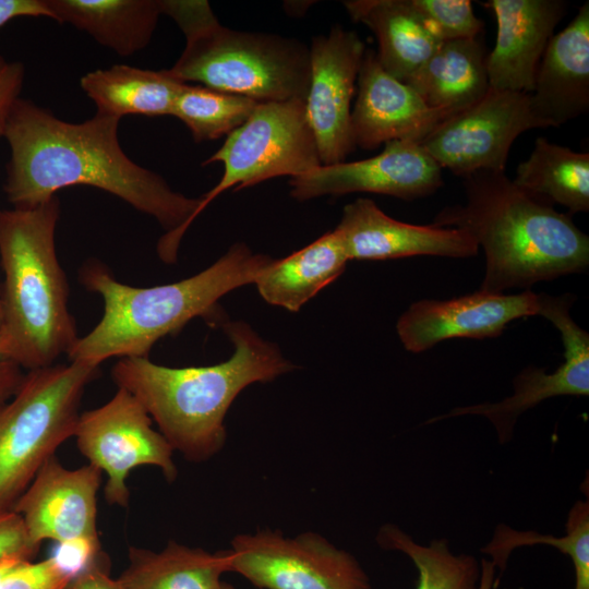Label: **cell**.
<instances>
[{
  "instance_id": "cell-1",
  "label": "cell",
  "mask_w": 589,
  "mask_h": 589,
  "mask_svg": "<svg viewBox=\"0 0 589 589\" xmlns=\"http://www.w3.org/2000/svg\"><path fill=\"white\" fill-rule=\"evenodd\" d=\"M119 121L96 113L71 123L19 98L3 133L11 151L7 199L14 208H29L64 188L83 184L104 190L158 221L167 232L157 253L163 262L175 263L201 199L173 191L159 175L130 159L119 143Z\"/></svg>"
},
{
  "instance_id": "cell-2",
  "label": "cell",
  "mask_w": 589,
  "mask_h": 589,
  "mask_svg": "<svg viewBox=\"0 0 589 589\" xmlns=\"http://www.w3.org/2000/svg\"><path fill=\"white\" fill-rule=\"evenodd\" d=\"M235 347L224 362L169 368L148 357H127L111 377L129 392L157 424L158 431L191 462H203L225 446L226 414L236 397L253 383L272 382L294 369L278 347L242 321L223 325Z\"/></svg>"
},
{
  "instance_id": "cell-3",
  "label": "cell",
  "mask_w": 589,
  "mask_h": 589,
  "mask_svg": "<svg viewBox=\"0 0 589 589\" xmlns=\"http://www.w3.org/2000/svg\"><path fill=\"white\" fill-rule=\"evenodd\" d=\"M466 203L446 206L432 225L469 233L485 254L479 290L503 293L539 281L584 273L589 237L570 215L518 188L505 171L462 177Z\"/></svg>"
},
{
  "instance_id": "cell-4",
  "label": "cell",
  "mask_w": 589,
  "mask_h": 589,
  "mask_svg": "<svg viewBox=\"0 0 589 589\" xmlns=\"http://www.w3.org/2000/svg\"><path fill=\"white\" fill-rule=\"evenodd\" d=\"M272 261L238 242L194 276L142 288L120 283L105 264L89 260L79 278L88 291L101 297L104 313L68 357L96 365L113 357H148L160 338L179 333L194 317L219 321L217 301L236 288L254 284Z\"/></svg>"
},
{
  "instance_id": "cell-5",
  "label": "cell",
  "mask_w": 589,
  "mask_h": 589,
  "mask_svg": "<svg viewBox=\"0 0 589 589\" xmlns=\"http://www.w3.org/2000/svg\"><path fill=\"white\" fill-rule=\"evenodd\" d=\"M59 216L57 196L0 211V350L28 371L55 364L80 338L56 251Z\"/></svg>"
},
{
  "instance_id": "cell-6",
  "label": "cell",
  "mask_w": 589,
  "mask_h": 589,
  "mask_svg": "<svg viewBox=\"0 0 589 589\" xmlns=\"http://www.w3.org/2000/svg\"><path fill=\"white\" fill-rule=\"evenodd\" d=\"M185 36L168 72L183 83L251 98L257 103L305 100L310 49L301 40L223 26L204 0H160Z\"/></svg>"
},
{
  "instance_id": "cell-7",
  "label": "cell",
  "mask_w": 589,
  "mask_h": 589,
  "mask_svg": "<svg viewBox=\"0 0 589 589\" xmlns=\"http://www.w3.org/2000/svg\"><path fill=\"white\" fill-rule=\"evenodd\" d=\"M99 365L70 363L31 370L0 404V510L12 508L40 467L74 436L86 386Z\"/></svg>"
},
{
  "instance_id": "cell-8",
  "label": "cell",
  "mask_w": 589,
  "mask_h": 589,
  "mask_svg": "<svg viewBox=\"0 0 589 589\" xmlns=\"http://www.w3.org/2000/svg\"><path fill=\"white\" fill-rule=\"evenodd\" d=\"M221 163L218 183L204 195L196 217L220 193L245 189L280 176L290 178L321 166L303 100L259 103L203 165Z\"/></svg>"
},
{
  "instance_id": "cell-9",
  "label": "cell",
  "mask_w": 589,
  "mask_h": 589,
  "mask_svg": "<svg viewBox=\"0 0 589 589\" xmlns=\"http://www.w3.org/2000/svg\"><path fill=\"white\" fill-rule=\"evenodd\" d=\"M101 473L91 464L68 469L53 455L11 508L33 543L49 540L68 548L52 556L72 577L103 553L97 530Z\"/></svg>"
},
{
  "instance_id": "cell-10",
  "label": "cell",
  "mask_w": 589,
  "mask_h": 589,
  "mask_svg": "<svg viewBox=\"0 0 589 589\" xmlns=\"http://www.w3.org/2000/svg\"><path fill=\"white\" fill-rule=\"evenodd\" d=\"M233 572L261 589H373L359 561L323 536L280 530L240 533L226 550Z\"/></svg>"
},
{
  "instance_id": "cell-11",
  "label": "cell",
  "mask_w": 589,
  "mask_h": 589,
  "mask_svg": "<svg viewBox=\"0 0 589 589\" xmlns=\"http://www.w3.org/2000/svg\"><path fill=\"white\" fill-rule=\"evenodd\" d=\"M152 423L143 406L122 388L106 404L80 413L76 445L88 464L106 473L104 495L109 505L129 506L127 480L139 466L157 467L168 482L176 480L175 450Z\"/></svg>"
},
{
  "instance_id": "cell-12",
  "label": "cell",
  "mask_w": 589,
  "mask_h": 589,
  "mask_svg": "<svg viewBox=\"0 0 589 589\" xmlns=\"http://www.w3.org/2000/svg\"><path fill=\"white\" fill-rule=\"evenodd\" d=\"M530 94L489 88L473 105L438 123L421 146L441 167L465 177L479 170L505 171L513 142L531 129H544Z\"/></svg>"
},
{
  "instance_id": "cell-13",
  "label": "cell",
  "mask_w": 589,
  "mask_h": 589,
  "mask_svg": "<svg viewBox=\"0 0 589 589\" xmlns=\"http://www.w3.org/2000/svg\"><path fill=\"white\" fill-rule=\"evenodd\" d=\"M538 300V315L550 321L561 334L564 362L551 373L529 365L514 378V390L508 397L496 402L456 407L446 414L426 420L424 424L461 416H481L494 426L500 444H506L513 437L518 418L527 410L556 396L589 395V334L570 315L576 297L541 292Z\"/></svg>"
},
{
  "instance_id": "cell-14",
  "label": "cell",
  "mask_w": 589,
  "mask_h": 589,
  "mask_svg": "<svg viewBox=\"0 0 589 589\" xmlns=\"http://www.w3.org/2000/svg\"><path fill=\"white\" fill-rule=\"evenodd\" d=\"M310 86L304 100L323 166L345 161L354 149L351 100L365 51L357 33L337 25L328 35L313 37Z\"/></svg>"
},
{
  "instance_id": "cell-15",
  "label": "cell",
  "mask_w": 589,
  "mask_h": 589,
  "mask_svg": "<svg viewBox=\"0 0 589 589\" xmlns=\"http://www.w3.org/2000/svg\"><path fill=\"white\" fill-rule=\"evenodd\" d=\"M441 170L420 143L392 141L371 158L321 165L290 178V194L296 200L306 201L369 192L410 201L438 190L443 184Z\"/></svg>"
},
{
  "instance_id": "cell-16",
  "label": "cell",
  "mask_w": 589,
  "mask_h": 589,
  "mask_svg": "<svg viewBox=\"0 0 589 589\" xmlns=\"http://www.w3.org/2000/svg\"><path fill=\"white\" fill-rule=\"evenodd\" d=\"M538 314V293L529 289L515 294L478 290L448 300L416 301L400 315L396 330L405 349L419 353L447 339L495 338L513 321Z\"/></svg>"
},
{
  "instance_id": "cell-17",
  "label": "cell",
  "mask_w": 589,
  "mask_h": 589,
  "mask_svg": "<svg viewBox=\"0 0 589 589\" xmlns=\"http://www.w3.org/2000/svg\"><path fill=\"white\" fill-rule=\"evenodd\" d=\"M358 96L351 110L354 147L374 149L392 141L420 143L454 112L429 107L405 82L388 74L376 52L366 48L358 74Z\"/></svg>"
},
{
  "instance_id": "cell-18",
  "label": "cell",
  "mask_w": 589,
  "mask_h": 589,
  "mask_svg": "<svg viewBox=\"0 0 589 589\" xmlns=\"http://www.w3.org/2000/svg\"><path fill=\"white\" fill-rule=\"evenodd\" d=\"M335 230L349 261H385L417 255L466 259L479 251L476 240L464 230L399 221L381 211L374 201L363 197L344 207Z\"/></svg>"
},
{
  "instance_id": "cell-19",
  "label": "cell",
  "mask_w": 589,
  "mask_h": 589,
  "mask_svg": "<svg viewBox=\"0 0 589 589\" xmlns=\"http://www.w3.org/2000/svg\"><path fill=\"white\" fill-rule=\"evenodd\" d=\"M497 23L495 46L486 57L490 88L530 94L538 65L565 14L561 0H489Z\"/></svg>"
},
{
  "instance_id": "cell-20",
  "label": "cell",
  "mask_w": 589,
  "mask_h": 589,
  "mask_svg": "<svg viewBox=\"0 0 589 589\" xmlns=\"http://www.w3.org/2000/svg\"><path fill=\"white\" fill-rule=\"evenodd\" d=\"M534 116L557 128L589 109V2L552 36L538 65L530 93Z\"/></svg>"
},
{
  "instance_id": "cell-21",
  "label": "cell",
  "mask_w": 589,
  "mask_h": 589,
  "mask_svg": "<svg viewBox=\"0 0 589 589\" xmlns=\"http://www.w3.org/2000/svg\"><path fill=\"white\" fill-rule=\"evenodd\" d=\"M350 17L369 27L378 44L382 68L405 82L443 43L412 0L344 1Z\"/></svg>"
},
{
  "instance_id": "cell-22",
  "label": "cell",
  "mask_w": 589,
  "mask_h": 589,
  "mask_svg": "<svg viewBox=\"0 0 589 589\" xmlns=\"http://www.w3.org/2000/svg\"><path fill=\"white\" fill-rule=\"evenodd\" d=\"M50 19L87 33L100 45L128 57L152 39L160 0H44Z\"/></svg>"
},
{
  "instance_id": "cell-23",
  "label": "cell",
  "mask_w": 589,
  "mask_h": 589,
  "mask_svg": "<svg viewBox=\"0 0 589 589\" xmlns=\"http://www.w3.org/2000/svg\"><path fill=\"white\" fill-rule=\"evenodd\" d=\"M485 48L477 38L443 41L406 81L431 108L458 112L489 91Z\"/></svg>"
},
{
  "instance_id": "cell-24",
  "label": "cell",
  "mask_w": 589,
  "mask_h": 589,
  "mask_svg": "<svg viewBox=\"0 0 589 589\" xmlns=\"http://www.w3.org/2000/svg\"><path fill=\"white\" fill-rule=\"evenodd\" d=\"M348 261L342 240L334 229L299 251L273 260L254 284L267 303L298 312L344 273Z\"/></svg>"
},
{
  "instance_id": "cell-25",
  "label": "cell",
  "mask_w": 589,
  "mask_h": 589,
  "mask_svg": "<svg viewBox=\"0 0 589 589\" xmlns=\"http://www.w3.org/2000/svg\"><path fill=\"white\" fill-rule=\"evenodd\" d=\"M225 573L226 550L211 553L169 540L159 552L129 546L128 566L118 579L125 589H220Z\"/></svg>"
},
{
  "instance_id": "cell-26",
  "label": "cell",
  "mask_w": 589,
  "mask_h": 589,
  "mask_svg": "<svg viewBox=\"0 0 589 589\" xmlns=\"http://www.w3.org/2000/svg\"><path fill=\"white\" fill-rule=\"evenodd\" d=\"M80 84L95 103L96 113L121 119L127 115L171 116L175 100L185 83L175 79L168 70L115 64L86 73Z\"/></svg>"
},
{
  "instance_id": "cell-27",
  "label": "cell",
  "mask_w": 589,
  "mask_h": 589,
  "mask_svg": "<svg viewBox=\"0 0 589 589\" xmlns=\"http://www.w3.org/2000/svg\"><path fill=\"white\" fill-rule=\"evenodd\" d=\"M513 182L528 193L560 204L569 213L589 211V154L538 137Z\"/></svg>"
},
{
  "instance_id": "cell-28",
  "label": "cell",
  "mask_w": 589,
  "mask_h": 589,
  "mask_svg": "<svg viewBox=\"0 0 589 589\" xmlns=\"http://www.w3.org/2000/svg\"><path fill=\"white\" fill-rule=\"evenodd\" d=\"M376 543L387 551L406 554L418 570L416 589H478L480 564L473 555L454 554L447 539H435L429 545L417 543L394 524L383 525Z\"/></svg>"
},
{
  "instance_id": "cell-29",
  "label": "cell",
  "mask_w": 589,
  "mask_h": 589,
  "mask_svg": "<svg viewBox=\"0 0 589 589\" xmlns=\"http://www.w3.org/2000/svg\"><path fill=\"white\" fill-rule=\"evenodd\" d=\"M566 532L562 537L543 534L534 530L521 531L505 524L497 525L491 541L481 549L501 573L506 568L510 553L527 545L545 544L570 557L575 570L574 589H589V501L578 500L568 512Z\"/></svg>"
},
{
  "instance_id": "cell-30",
  "label": "cell",
  "mask_w": 589,
  "mask_h": 589,
  "mask_svg": "<svg viewBox=\"0 0 589 589\" xmlns=\"http://www.w3.org/2000/svg\"><path fill=\"white\" fill-rule=\"evenodd\" d=\"M259 103L243 96L185 83L171 116L182 121L195 142L229 135L242 125Z\"/></svg>"
},
{
  "instance_id": "cell-31",
  "label": "cell",
  "mask_w": 589,
  "mask_h": 589,
  "mask_svg": "<svg viewBox=\"0 0 589 589\" xmlns=\"http://www.w3.org/2000/svg\"><path fill=\"white\" fill-rule=\"evenodd\" d=\"M442 41L477 38L483 29L468 0H412Z\"/></svg>"
},
{
  "instance_id": "cell-32",
  "label": "cell",
  "mask_w": 589,
  "mask_h": 589,
  "mask_svg": "<svg viewBox=\"0 0 589 589\" xmlns=\"http://www.w3.org/2000/svg\"><path fill=\"white\" fill-rule=\"evenodd\" d=\"M72 576L56 557L21 563L1 581L0 589H64Z\"/></svg>"
},
{
  "instance_id": "cell-33",
  "label": "cell",
  "mask_w": 589,
  "mask_h": 589,
  "mask_svg": "<svg viewBox=\"0 0 589 589\" xmlns=\"http://www.w3.org/2000/svg\"><path fill=\"white\" fill-rule=\"evenodd\" d=\"M40 546L33 543L19 514L0 510V561L21 558L32 561Z\"/></svg>"
},
{
  "instance_id": "cell-34",
  "label": "cell",
  "mask_w": 589,
  "mask_h": 589,
  "mask_svg": "<svg viewBox=\"0 0 589 589\" xmlns=\"http://www.w3.org/2000/svg\"><path fill=\"white\" fill-rule=\"evenodd\" d=\"M24 76L21 62H7L0 68V136H3L12 107L20 98Z\"/></svg>"
},
{
  "instance_id": "cell-35",
  "label": "cell",
  "mask_w": 589,
  "mask_h": 589,
  "mask_svg": "<svg viewBox=\"0 0 589 589\" xmlns=\"http://www.w3.org/2000/svg\"><path fill=\"white\" fill-rule=\"evenodd\" d=\"M108 557L101 553L74 575L64 589H125L119 579L109 575Z\"/></svg>"
},
{
  "instance_id": "cell-36",
  "label": "cell",
  "mask_w": 589,
  "mask_h": 589,
  "mask_svg": "<svg viewBox=\"0 0 589 589\" xmlns=\"http://www.w3.org/2000/svg\"><path fill=\"white\" fill-rule=\"evenodd\" d=\"M19 16L50 17L44 0H0V27ZM7 61L0 56V68Z\"/></svg>"
},
{
  "instance_id": "cell-37",
  "label": "cell",
  "mask_w": 589,
  "mask_h": 589,
  "mask_svg": "<svg viewBox=\"0 0 589 589\" xmlns=\"http://www.w3.org/2000/svg\"><path fill=\"white\" fill-rule=\"evenodd\" d=\"M24 376L23 369L0 350V404L14 396Z\"/></svg>"
},
{
  "instance_id": "cell-38",
  "label": "cell",
  "mask_w": 589,
  "mask_h": 589,
  "mask_svg": "<svg viewBox=\"0 0 589 589\" xmlns=\"http://www.w3.org/2000/svg\"><path fill=\"white\" fill-rule=\"evenodd\" d=\"M496 568L490 560L480 562V579L478 589H493Z\"/></svg>"
},
{
  "instance_id": "cell-39",
  "label": "cell",
  "mask_w": 589,
  "mask_h": 589,
  "mask_svg": "<svg viewBox=\"0 0 589 589\" xmlns=\"http://www.w3.org/2000/svg\"><path fill=\"white\" fill-rule=\"evenodd\" d=\"M23 562L26 561L15 557L0 561V581Z\"/></svg>"
},
{
  "instance_id": "cell-40",
  "label": "cell",
  "mask_w": 589,
  "mask_h": 589,
  "mask_svg": "<svg viewBox=\"0 0 589 589\" xmlns=\"http://www.w3.org/2000/svg\"><path fill=\"white\" fill-rule=\"evenodd\" d=\"M220 589H236V588H233L231 585L227 582H221Z\"/></svg>"
},
{
  "instance_id": "cell-41",
  "label": "cell",
  "mask_w": 589,
  "mask_h": 589,
  "mask_svg": "<svg viewBox=\"0 0 589 589\" xmlns=\"http://www.w3.org/2000/svg\"><path fill=\"white\" fill-rule=\"evenodd\" d=\"M1 320H2V311H1V297H0V327H1Z\"/></svg>"
}]
</instances>
